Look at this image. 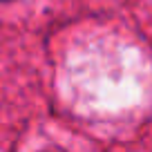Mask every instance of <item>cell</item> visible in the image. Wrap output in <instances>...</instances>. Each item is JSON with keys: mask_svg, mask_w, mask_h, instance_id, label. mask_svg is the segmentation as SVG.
Returning <instances> with one entry per match:
<instances>
[{"mask_svg": "<svg viewBox=\"0 0 152 152\" xmlns=\"http://www.w3.org/2000/svg\"><path fill=\"white\" fill-rule=\"evenodd\" d=\"M2 2H9V0H2Z\"/></svg>", "mask_w": 152, "mask_h": 152, "instance_id": "obj_1", "label": "cell"}]
</instances>
